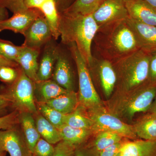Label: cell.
Listing matches in <instances>:
<instances>
[{
	"mask_svg": "<svg viewBox=\"0 0 156 156\" xmlns=\"http://www.w3.org/2000/svg\"><path fill=\"white\" fill-rule=\"evenodd\" d=\"M58 14L66 11L76 0H54Z\"/></svg>",
	"mask_w": 156,
	"mask_h": 156,
	"instance_id": "40",
	"label": "cell"
},
{
	"mask_svg": "<svg viewBox=\"0 0 156 156\" xmlns=\"http://www.w3.org/2000/svg\"><path fill=\"white\" fill-rule=\"evenodd\" d=\"M59 33L61 41L74 43L87 65L92 60V46L98 26L92 14L84 15L65 11L59 13Z\"/></svg>",
	"mask_w": 156,
	"mask_h": 156,
	"instance_id": "2",
	"label": "cell"
},
{
	"mask_svg": "<svg viewBox=\"0 0 156 156\" xmlns=\"http://www.w3.org/2000/svg\"></svg>",
	"mask_w": 156,
	"mask_h": 156,
	"instance_id": "48",
	"label": "cell"
},
{
	"mask_svg": "<svg viewBox=\"0 0 156 156\" xmlns=\"http://www.w3.org/2000/svg\"><path fill=\"white\" fill-rule=\"evenodd\" d=\"M87 66L90 75L98 81L105 96L109 99L114 92L116 83V75L112 63L92 55V60Z\"/></svg>",
	"mask_w": 156,
	"mask_h": 156,
	"instance_id": "8",
	"label": "cell"
},
{
	"mask_svg": "<svg viewBox=\"0 0 156 156\" xmlns=\"http://www.w3.org/2000/svg\"><path fill=\"white\" fill-rule=\"evenodd\" d=\"M148 112L156 115V95L154 99L153 102Z\"/></svg>",
	"mask_w": 156,
	"mask_h": 156,
	"instance_id": "44",
	"label": "cell"
},
{
	"mask_svg": "<svg viewBox=\"0 0 156 156\" xmlns=\"http://www.w3.org/2000/svg\"><path fill=\"white\" fill-rule=\"evenodd\" d=\"M6 152L0 148V156H6Z\"/></svg>",
	"mask_w": 156,
	"mask_h": 156,
	"instance_id": "46",
	"label": "cell"
},
{
	"mask_svg": "<svg viewBox=\"0 0 156 156\" xmlns=\"http://www.w3.org/2000/svg\"><path fill=\"white\" fill-rule=\"evenodd\" d=\"M10 107H11V103L9 98L5 94H0V117L6 115V111Z\"/></svg>",
	"mask_w": 156,
	"mask_h": 156,
	"instance_id": "38",
	"label": "cell"
},
{
	"mask_svg": "<svg viewBox=\"0 0 156 156\" xmlns=\"http://www.w3.org/2000/svg\"><path fill=\"white\" fill-rule=\"evenodd\" d=\"M35 115L37 129L41 137L53 145L62 140L58 129L49 122L39 112Z\"/></svg>",
	"mask_w": 156,
	"mask_h": 156,
	"instance_id": "24",
	"label": "cell"
},
{
	"mask_svg": "<svg viewBox=\"0 0 156 156\" xmlns=\"http://www.w3.org/2000/svg\"><path fill=\"white\" fill-rule=\"evenodd\" d=\"M8 18L9 13L7 9L0 5V22Z\"/></svg>",
	"mask_w": 156,
	"mask_h": 156,
	"instance_id": "43",
	"label": "cell"
},
{
	"mask_svg": "<svg viewBox=\"0 0 156 156\" xmlns=\"http://www.w3.org/2000/svg\"><path fill=\"white\" fill-rule=\"evenodd\" d=\"M148 82L156 86V51L150 53Z\"/></svg>",
	"mask_w": 156,
	"mask_h": 156,
	"instance_id": "36",
	"label": "cell"
},
{
	"mask_svg": "<svg viewBox=\"0 0 156 156\" xmlns=\"http://www.w3.org/2000/svg\"><path fill=\"white\" fill-rule=\"evenodd\" d=\"M17 128L0 131V148L10 156H32L22 131Z\"/></svg>",
	"mask_w": 156,
	"mask_h": 156,
	"instance_id": "10",
	"label": "cell"
},
{
	"mask_svg": "<svg viewBox=\"0 0 156 156\" xmlns=\"http://www.w3.org/2000/svg\"><path fill=\"white\" fill-rule=\"evenodd\" d=\"M75 149L72 145L62 140L55 146L53 156H75Z\"/></svg>",
	"mask_w": 156,
	"mask_h": 156,
	"instance_id": "34",
	"label": "cell"
},
{
	"mask_svg": "<svg viewBox=\"0 0 156 156\" xmlns=\"http://www.w3.org/2000/svg\"><path fill=\"white\" fill-rule=\"evenodd\" d=\"M42 14L38 9H33L16 12L12 17L0 22V32L10 30L23 35L34 21Z\"/></svg>",
	"mask_w": 156,
	"mask_h": 156,
	"instance_id": "12",
	"label": "cell"
},
{
	"mask_svg": "<svg viewBox=\"0 0 156 156\" xmlns=\"http://www.w3.org/2000/svg\"><path fill=\"white\" fill-rule=\"evenodd\" d=\"M70 50L74 60L79 77V105L86 112L105 106L94 87L89 69L74 43L69 45Z\"/></svg>",
	"mask_w": 156,
	"mask_h": 156,
	"instance_id": "5",
	"label": "cell"
},
{
	"mask_svg": "<svg viewBox=\"0 0 156 156\" xmlns=\"http://www.w3.org/2000/svg\"><path fill=\"white\" fill-rule=\"evenodd\" d=\"M156 10V0H144Z\"/></svg>",
	"mask_w": 156,
	"mask_h": 156,
	"instance_id": "45",
	"label": "cell"
},
{
	"mask_svg": "<svg viewBox=\"0 0 156 156\" xmlns=\"http://www.w3.org/2000/svg\"><path fill=\"white\" fill-rule=\"evenodd\" d=\"M55 147L53 144L41 137L38 140L34 148L33 156H53Z\"/></svg>",
	"mask_w": 156,
	"mask_h": 156,
	"instance_id": "31",
	"label": "cell"
},
{
	"mask_svg": "<svg viewBox=\"0 0 156 156\" xmlns=\"http://www.w3.org/2000/svg\"><path fill=\"white\" fill-rule=\"evenodd\" d=\"M139 139L156 140V115L147 112L133 124Z\"/></svg>",
	"mask_w": 156,
	"mask_h": 156,
	"instance_id": "21",
	"label": "cell"
},
{
	"mask_svg": "<svg viewBox=\"0 0 156 156\" xmlns=\"http://www.w3.org/2000/svg\"><path fill=\"white\" fill-rule=\"evenodd\" d=\"M120 156H156V140L126 138L120 151Z\"/></svg>",
	"mask_w": 156,
	"mask_h": 156,
	"instance_id": "17",
	"label": "cell"
},
{
	"mask_svg": "<svg viewBox=\"0 0 156 156\" xmlns=\"http://www.w3.org/2000/svg\"><path fill=\"white\" fill-rule=\"evenodd\" d=\"M92 149L88 145H84L76 148L75 149V156H97Z\"/></svg>",
	"mask_w": 156,
	"mask_h": 156,
	"instance_id": "39",
	"label": "cell"
},
{
	"mask_svg": "<svg viewBox=\"0 0 156 156\" xmlns=\"http://www.w3.org/2000/svg\"><path fill=\"white\" fill-rule=\"evenodd\" d=\"M92 15L98 27L129 17L123 0H104Z\"/></svg>",
	"mask_w": 156,
	"mask_h": 156,
	"instance_id": "9",
	"label": "cell"
},
{
	"mask_svg": "<svg viewBox=\"0 0 156 156\" xmlns=\"http://www.w3.org/2000/svg\"><path fill=\"white\" fill-rule=\"evenodd\" d=\"M64 124L73 128L92 130L93 126L92 120L87 112L79 106L72 112L65 115Z\"/></svg>",
	"mask_w": 156,
	"mask_h": 156,
	"instance_id": "27",
	"label": "cell"
},
{
	"mask_svg": "<svg viewBox=\"0 0 156 156\" xmlns=\"http://www.w3.org/2000/svg\"><path fill=\"white\" fill-rule=\"evenodd\" d=\"M59 130L62 140L76 148L85 145L89 137L94 135L91 129H80L73 128L64 124Z\"/></svg>",
	"mask_w": 156,
	"mask_h": 156,
	"instance_id": "22",
	"label": "cell"
},
{
	"mask_svg": "<svg viewBox=\"0 0 156 156\" xmlns=\"http://www.w3.org/2000/svg\"><path fill=\"white\" fill-rule=\"evenodd\" d=\"M125 139L124 138L122 141L105 149L98 154L97 156H115L119 153Z\"/></svg>",
	"mask_w": 156,
	"mask_h": 156,
	"instance_id": "37",
	"label": "cell"
},
{
	"mask_svg": "<svg viewBox=\"0 0 156 156\" xmlns=\"http://www.w3.org/2000/svg\"><path fill=\"white\" fill-rule=\"evenodd\" d=\"M19 65L17 62L7 59L0 55V66H9L16 68Z\"/></svg>",
	"mask_w": 156,
	"mask_h": 156,
	"instance_id": "42",
	"label": "cell"
},
{
	"mask_svg": "<svg viewBox=\"0 0 156 156\" xmlns=\"http://www.w3.org/2000/svg\"><path fill=\"white\" fill-rule=\"evenodd\" d=\"M19 71L16 68L9 66H0V80L5 83L11 84L17 80Z\"/></svg>",
	"mask_w": 156,
	"mask_h": 156,
	"instance_id": "32",
	"label": "cell"
},
{
	"mask_svg": "<svg viewBox=\"0 0 156 156\" xmlns=\"http://www.w3.org/2000/svg\"><path fill=\"white\" fill-rule=\"evenodd\" d=\"M115 156H120V152H119V153H118V154H117Z\"/></svg>",
	"mask_w": 156,
	"mask_h": 156,
	"instance_id": "47",
	"label": "cell"
},
{
	"mask_svg": "<svg viewBox=\"0 0 156 156\" xmlns=\"http://www.w3.org/2000/svg\"><path fill=\"white\" fill-rule=\"evenodd\" d=\"M52 41L50 40L45 46L41 59L39 63L36 82L47 80L52 78L60 51L55 43Z\"/></svg>",
	"mask_w": 156,
	"mask_h": 156,
	"instance_id": "16",
	"label": "cell"
},
{
	"mask_svg": "<svg viewBox=\"0 0 156 156\" xmlns=\"http://www.w3.org/2000/svg\"><path fill=\"white\" fill-rule=\"evenodd\" d=\"M150 53L139 49L112 63L116 75L114 92L130 91L148 82Z\"/></svg>",
	"mask_w": 156,
	"mask_h": 156,
	"instance_id": "4",
	"label": "cell"
},
{
	"mask_svg": "<svg viewBox=\"0 0 156 156\" xmlns=\"http://www.w3.org/2000/svg\"><path fill=\"white\" fill-rule=\"evenodd\" d=\"M18 121L29 149L33 154L35 146L41 137L37 129L34 117L30 113L21 112H19Z\"/></svg>",
	"mask_w": 156,
	"mask_h": 156,
	"instance_id": "20",
	"label": "cell"
},
{
	"mask_svg": "<svg viewBox=\"0 0 156 156\" xmlns=\"http://www.w3.org/2000/svg\"><path fill=\"white\" fill-rule=\"evenodd\" d=\"M93 43L97 57L112 63L140 49L126 19L98 27Z\"/></svg>",
	"mask_w": 156,
	"mask_h": 156,
	"instance_id": "1",
	"label": "cell"
},
{
	"mask_svg": "<svg viewBox=\"0 0 156 156\" xmlns=\"http://www.w3.org/2000/svg\"><path fill=\"white\" fill-rule=\"evenodd\" d=\"M22 49L9 41L0 39V55L7 59L16 62Z\"/></svg>",
	"mask_w": 156,
	"mask_h": 156,
	"instance_id": "30",
	"label": "cell"
},
{
	"mask_svg": "<svg viewBox=\"0 0 156 156\" xmlns=\"http://www.w3.org/2000/svg\"><path fill=\"white\" fill-rule=\"evenodd\" d=\"M34 95L37 103H45L69 91L64 89L53 80L34 82Z\"/></svg>",
	"mask_w": 156,
	"mask_h": 156,
	"instance_id": "18",
	"label": "cell"
},
{
	"mask_svg": "<svg viewBox=\"0 0 156 156\" xmlns=\"http://www.w3.org/2000/svg\"><path fill=\"white\" fill-rule=\"evenodd\" d=\"M23 35L25 41L23 45L37 50L46 45L53 37L50 26L43 14L34 21Z\"/></svg>",
	"mask_w": 156,
	"mask_h": 156,
	"instance_id": "11",
	"label": "cell"
},
{
	"mask_svg": "<svg viewBox=\"0 0 156 156\" xmlns=\"http://www.w3.org/2000/svg\"><path fill=\"white\" fill-rule=\"evenodd\" d=\"M45 103L62 114H69L79 105L78 94L74 91H70Z\"/></svg>",
	"mask_w": 156,
	"mask_h": 156,
	"instance_id": "23",
	"label": "cell"
},
{
	"mask_svg": "<svg viewBox=\"0 0 156 156\" xmlns=\"http://www.w3.org/2000/svg\"><path fill=\"white\" fill-rule=\"evenodd\" d=\"M34 82L22 69L19 71L17 80L11 84L5 95L11 101V107L19 112L38 113L34 95Z\"/></svg>",
	"mask_w": 156,
	"mask_h": 156,
	"instance_id": "6",
	"label": "cell"
},
{
	"mask_svg": "<svg viewBox=\"0 0 156 156\" xmlns=\"http://www.w3.org/2000/svg\"><path fill=\"white\" fill-rule=\"evenodd\" d=\"M129 17L137 22L156 26V10L144 0H123Z\"/></svg>",
	"mask_w": 156,
	"mask_h": 156,
	"instance_id": "14",
	"label": "cell"
},
{
	"mask_svg": "<svg viewBox=\"0 0 156 156\" xmlns=\"http://www.w3.org/2000/svg\"><path fill=\"white\" fill-rule=\"evenodd\" d=\"M47 0H24V2L27 9H38Z\"/></svg>",
	"mask_w": 156,
	"mask_h": 156,
	"instance_id": "41",
	"label": "cell"
},
{
	"mask_svg": "<svg viewBox=\"0 0 156 156\" xmlns=\"http://www.w3.org/2000/svg\"><path fill=\"white\" fill-rule=\"evenodd\" d=\"M87 113L93 122L92 130L94 135L102 131H109L118 133L127 139H139L135 133L133 125L123 122L108 111L105 106Z\"/></svg>",
	"mask_w": 156,
	"mask_h": 156,
	"instance_id": "7",
	"label": "cell"
},
{
	"mask_svg": "<svg viewBox=\"0 0 156 156\" xmlns=\"http://www.w3.org/2000/svg\"><path fill=\"white\" fill-rule=\"evenodd\" d=\"M24 0H0V5L9 9L13 14L27 9Z\"/></svg>",
	"mask_w": 156,
	"mask_h": 156,
	"instance_id": "35",
	"label": "cell"
},
{
	"mask_svg": "<svg viewBox=\"0 0 156 156\" xmlns=\"http://www.w3.org/2000/svg\"><path fill=\"white\" fill-rule=\"evenodd\" d=\"M52 80L68 91H74L73 72L66 55L59 51L52 75Z\"/></svg>",
	"mask_w": 156,
	"mask_h": 156,
	"instance_id": "15",
	"label": "cell"
},
{
	"mask_svg": "<svg viewBox=\"0 0 156 156\" xmlns=\"http://www.w3.org/2000/svg\"><path fill=\"white\" fill-rule=\"evenodd\" d=\"M38 111L49 122L58 129L64 124L65 115L46 103H37Z\"/></svg>",
	"mask_w": 156,
	"mask_h": 156,
	"instance_id": "28",
	"label": "cell"
},
{
	"mask_svg": "<svg viewBox=\"0 0 156 156\" xmlns=\"http://www.w3.org/2000/svg\"><path fill=\"white\" fill-rule=\"evenodd\" d=\"M21 46L22 49L16 62L30 79L34 82H36L40 50L28 48L23 45Z\"/></svg>",
	"mask_w": 156,
	"mask_h": 156,
	"instance_id": "19",
	"label": "cell"
},
{
	"mask_svg": "<svg viewBox=\"0 0 156 156\" xmlns=\"http://www.w3.org/2000/svg\"><path fill=\"white\" fill-rule=\"evenodd\" d=\"M104 0H76L66 11L84 15L92 14Z\"/></svg>",
	"mask_w": 156,
	"mask_h": 156,
	"instance_id": "29",
	"label": "cell"
},
{
	"mask_svg": "<svg viewBox=\"0 0 156 156\" xmlns=\"http://www.w3.org/2000/svg\"><path fill=\"white\" fill-rule=\"evenodd\" d=\"M39 10L44 16L50 26L53 37L57 40L60 37L58 29L59 16L54 0H47Z\"/></svg>",
	"mask_w": 156,
	"mask_h": 156,
	"instance_id": "26",
	"label": "cell"
},
{
	"mask_svg": "<svg viewBox=\"0 0 156 156\" xmlns=\"http://www.w3.org/2000/svg\"><path fill=\"white\" fill-rule=\"evenodd\" d=\"M19 112L14 110L8 114L0 117V131L13 128L18 124Z\"/></svg>",
	"mask_w": 156,
	"mask_h": 156,
	"instance_id": "33",
	"label": "cell"
},
{
	"mask_svg": "<svg viewBox=\"0 0 156 156\" xmlns=\"http://www.w3.org/2000/svg\"><path fill=\"white\" fill-rule=\"evenodd\" d=\"M94 135V140L88 146L97 154L106 148L126 138L118 133L109 131H102Z\"/></svg>",
	"mask_w": 156,
	"mask_h": 156,
	"instance_id": "25",
	"label": "cell"
},
{
	"mask_svg": "<svg viewBox=\"0 0 156 156\" xmlns=\"http://www.w3.org/2000/svg\"><path fill=\"white\" fill-rule=\"evenodd\" d=\"M156 95V86L148 82L130 91L114 92L105 106L123 122H131L136 114L148 111Z\"/></svg>",
	"mask_w": 156,
	"mask_h": 156,
	"instance_id": "3",
	"label": "cell"
},
{
	"mask_svg": "<svg viewBox=\"0 0 156 156\" xmlns=\"http://www.w3.org/2000/svg\"><path fill=\"white\" fill-rule=\"evenodd\" d=\"M126 22L133 32L140 49L151 53L156 51V26L135 21L130 17Z\"/></svg>",
	"mask_w": 156,
	"mask_h": 156,
	"instance_id": "13",
	"label": "cell"
}]
</instances>
